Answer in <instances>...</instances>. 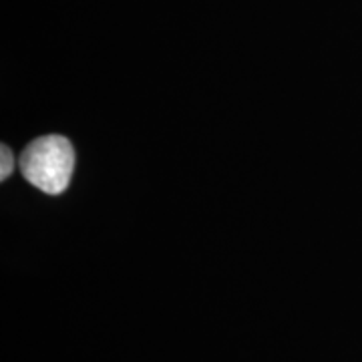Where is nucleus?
Here are the masks:
<instances>
[{"instance_id": "obj_1", "label": "nucleus", "mask_w": 362, "mask_h": 362, "mask_svg": "<svg viewBox=\"0 0 362 362\" xmlns=\"http://www.w3.org/2000/svg\"><path fill=\"white\" fill-rule=\"evenodd\" d=\"M75 169V151L63 135H45L26 145L21 156V171L30 185L49 195H59L69 187Z\"/></svg>"}, {"instance_id": "obj_2", "label": "nucleus", "mask_w": 362, "mask_h": 362, "mask_svg": "<svg viewBox=\"0 0 362 362\" xmlns=\"http://www.w3.org/2000/svg\"><path fill=\"white\" fill-rule=\"evenodd\" d=\"M0 159H2V165H0V180L4 181L11 173H13L14 168V161H13V151L6 147V145H2L0 147Z\"/></svg>"}]
</instances>
